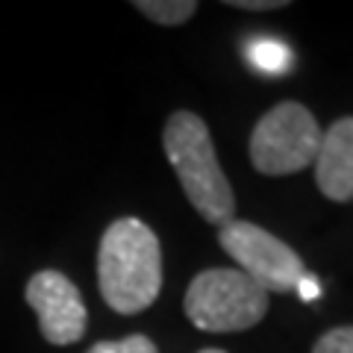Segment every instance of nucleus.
Here are the masks:
<instances>
[{
	"label": "nucleus",
	"instance_id": "obj_13",
	"mask_svg": "<svg viewBox=\"0 0 353 353\" xmlns=\"http://www.w3.org/2000/svg\"><path fill=\"white\" fill-rule=\"evenodd\" d=\"M294 292H301V297H303V301H315V297H318V283H315V280H312V277H309V274H306V277L301 280V285H297Z\"/></svg>",
	"mask_w": 353,
	"mask_h": 353
},
{
	"label": "nucleus",
	"instance_id": "obj_12",
	"mask_svg": "<svg viewBox=\"0 0 353 353\" xmlns=\"http://www.w3.org/2000/svg\"><path fill=\"white\" fill-rule=\"evenodd\" d=\"M227 6L241 9V12H271V9H283L285 0H230Z\"/></svg>",
	"mask_w": 353,
	"mask_h": 353
},
{
	"label": "nucleus",
	"instance_id": "obj_11",
	"mask_svg": "<svg viewBox=\"0 0 353 353\" xmlns=\"http://www.w3.org/2000/svg\"><path fill=\"white\" fill-rule=\"evenodd\" d=\"M312 353H353V327H333L315 341Z\"/></svg>",
	"mask_w": 353,
	"mask_h": 353
},
{
	"label": "nucleus",
	"instance_id": "obj_6",
	"mask_svg": "<svg viewBox=\"0 0 353 353\" xmlns=\"http://www.w3.org/2000/svg\"><path fill=\"white\" fill-rule=\"evenodd\" d=\"M27 303L39 315V330L50 345H74L85 336L88 312L80 289L62 271H39L27 283Z\"/></svg>",
	"mask_w": 353,
	"mask_h": 353
},
{
	"label": "nucleus",
	"instance_id": "obj_9",
	"mask_svg": "<svg viewBox=\"0 0 353 353\" xmlns=\"http://www.w3.org/2000/svg\"><path fill=\"white\" fill-rule=\"evenodd\" d=\"M132 6L145 18L157 21V24H165V27L185 24V21L194 18V12H197L194 0H136Z\"/></svg>",
	"mask_w": 353,
	"mask_h": 353
},
{
	"label": "nucleus",
	"instance_id": "obj_4",
	"mask_svg": "<svg viewBox=\"0 0 353 353\" xmlns=\"http://www.w3.org/2000/svg\"><path fill=\"white\" fill-rule=\"evenodd\" d=\"M321 136L324 130L303 103H277L250 132V162L265 176L297 174L315 162Z\"/></svg>",
	"mask_w": 353,
	"mask_h": 353
},
{
	"label": "nucleus",
	"instance_id": "obj_3",
	"mask_svg": "<svg viewBox=\"0 0 353 353\" xmlns=\"http://www.w3.org/2000/svg\"><path fill=\"white\" fill-rule=\"evenodd\" d=\"M268 312V292L239 268H209L189 283L185 318L203 333H241Z\"/></svg>",
	"mask_w": 353,
	"mask_h": 353
},
{
	"label": "nucleus",
	"instance_id": "obj_8",
	"mask_svg": "<svg viewBox=\"0 0 353 353\" xmlns=\"http://www.w3.org/2000/svg\"><path fill=\"white\" fill-rule=\"evenodd\" d=\"M245 57L256 71L268 74V77H283L292 71V48L283 44L277 39H268V36H259V39H250L245 44Z\"/></svg>",
	"mask_w": 353,
	"mask_h": 353
},
{
	"label": "nucleus",
	"instance_id": "obj_7",
	"mask_svg": "<svg viewBox=\"0 0 353 353\" xmlns=\"http://www.w3.org/2000/svg\"><path fill=\"white\" fill-rule=\"evenodd\" d=\"M315 183L330 201H353V118H339L324 130L315 157Z\"/></svg>",
	"mask_w": 353,
	"mask_h": 353
},
{
	"label": "nucleus",
	"instance_id": "obj_1",
	"mask_svg": "<svg viewBox=\"0 0 353 353\" xmlns=\"http://www.w3.org/2000/svg\"><path fill=\"white\" fill-rule=\"evenodd\" d=\"M97 285L109 309L139 315L162 292V248L157 233L139 218H118L97 248Z\"/></svg>",
	"mask_w": 353,
	"mask_h": 353
},
{
	"label": "nucleus",
	"instance_id": "obj_2",
	"mask_svg": "<svg viewBox=\"0 0 353 353\" xmlns=\"http://www.w3.org/2000/svg\"><path fill=\"white\" fill-rule=\"evenodd\" d=\"M162 145L171 168L180 176V185L189 203L206 224L224 227L236 215L233 185L218 165V153L209 136V127L194 112H174L162 130Z\"/></svg>",
	"mask_w": 353,
	"mask_h": 353
},
{
	"label": "nucleus",
	"instance_id": "obj_10",
	"mask_svg": "<svg viewBox=\"0 0 353 353\" xmlns=\"http://www.w3.org/2000/svg\"><path fill=\"white\" fill-rule=\"evenodd\" d=\"M85 353H159L148 336H127L118 341H97Z\"/></svg>",
	"mask_w": 353,
	"mask_h": 353
},
{
	"label": "nucleus",
	"instance_id": "obj_5",
	"mask_svg": "<svg viewBox=\"0 0 353 353\" xmlns=\"http://www.w3.org/2000/svg\"><path fill=\"white\" fill-rule=\"evenodd\" d=\"M218 245L239 262V271L262 285L265 292L285 294L294 292L306 277V265L285 241L250 221H230L218 227Z\"/></svg>",
	"mask_w": 353,
	"mask_h": 353
},
{
	"label": "nucleus",
	"instance_id": "obj_14",
	"mask_svg": "<svg viewBox=\"0 0 353 353\" xmlns=\"http://www.w3.org/2000/svg\"><path fill=\"white\" fill-rule=\"evenodd\" d=\"M201 353H227V350H218V347H206V350H201Z\"/></svg>",
	"mask_w": 353,
	"mask_h": 353
}]
</instances>
